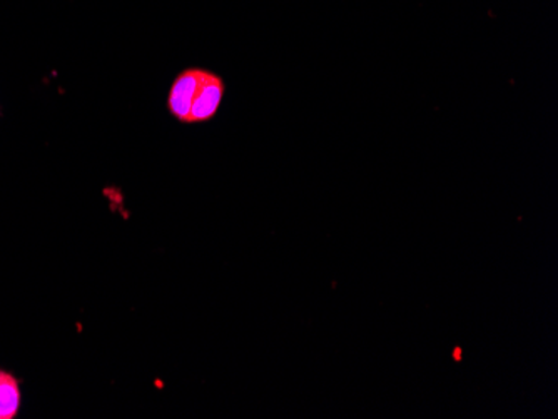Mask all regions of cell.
Masks as SVG:
<instances>
[{"label":"cell","instance_id":"cell-1","mask_svg":"<svg viewBox=\"0 0 558 419\" xmlns=\"http://www.w3.org/2000/svg\"><path fill=\"white\" fill-rule=\"evenodd\" d=\"M206 69L199 67L184 69L180 76L172 81L171 89H169L168 94V109L169 114L175 121L187 124L194 97H196L197 90H199Z\"/></svg>","mask_w":558,"mask_h":419},{"label":"cell","instance_id":"cell-2","mask_svg":"<svg viewBox=\"0 0 558 419\" xmlns=\"http://www.w3.org/2000/svg\"><path fill=\"white\" fill-rule=\"evenodd\" d=\"M225 81L215 72L206 71L199 90L194 97L193 108H191L187 124H197V122H208L218 114L221 108L222 97H225Z\"/></svg>","mask_w":558,"mask_h":419},{"label":"cell","instance_id":"cell-3","mask_svg":"<svg viewBox=\"0 0 558 419\" xmlns=\"http://www.w3.org/2000/svg\"><path fill=\"white\" fill-rule=\"evenodd\" d=\"M21 406L19 381L0 369V419H14Z\"/></svg>","mask_w":558,"mask_h":419}]
</instances>
